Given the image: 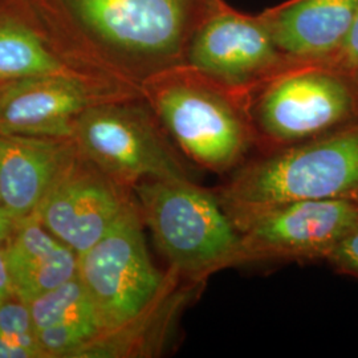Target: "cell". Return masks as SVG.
<instances>
[{"mask_svg": "<svg viewBox=\"0 0 358 358\" xmlns=\"http://www.w3.org/2000/svg\"><path fill=\"white\" fill-rule=\"evenodd\" d=\"M236 229L272 207L358 198V120L238 167L217 192Z\"/></svg>", "mask_w": 358, "mask_h": 358, "instance_id": "obj_1", "label": "cell"}, {"mask_svg": "<svg viewBox=\"0 0 358 358\" xmlns=\"http://www.w3.org/2000/svg\"><path fill=\"white\" fill-rule=\"evenodd\" d=\"M96 48L92 68L141 88L177 68L192 0H60Z\"/></svg>", "mask_w": 358, "mask_h": 358, "instance_id": "obj_2", "label": "cell"}, {"mask_svg": "<svg viewBox=\"0 0 358 358\" xmlns=\"http://www.w3.org/2000/svg\"><path fill=\"white\" fill-rule=\"evenodd\" d=\"M143 224L169 268L205 282L239 266L241 232L217 198L192 179H146L133 187Z\"/></svg>", "mask_w": 358, "mask_h": 358, "instance_id": "obj_3", "label": "cell"}, {"mask_svg": "<svg viewBox=\"0 0 358 358\" xmlns=\"http://www.w3.org/2000/svg\"><path fill=\"white\" fill-rule=\"evenodd\" d=\"M178 68L142 84L143 99L179 152L198 166L224 174L243 165L255 141L251 122L214 81Z\"/></svg>", "mask_w": 358, "mask_h": 358, "instance_id": "obj_4", "label": "cell"}, {"mask_svg": "<svg viewBox=\"0 0 358 358\" xmlns=\"http://www.w3.org/2000/svg\"><path fill=\"white\" fill-rule=\"evenodd\" d=\"M143 96L97 103L77 120V153L133 190L146 179H192L182 153Z\"/></svg>", "mask_w": 358, "mask_h": 358, "instance_id": "obj_5", "label": "cell"}, {"mask_svg": "<svg viewBox=\"0 0 358 358\" xmlns=\"http://www.w3.org/2000/svg\"><path fill=\"white\" fill-rule=\"evenodd\" d=\"M136 202L103 238L78 255L77 275L96 308L101 332L121 327L149 307L165 289L170 269L154 266Z\"/></svg>", "mask_w": 358, "mask_h": 358, "instance_id": "obj_6", "label": "cell"}, {"mask_svg": "<svg viewBox=\"0 0 358 358\" xmlns=\"http://www.w3.org/2000/svg\"><path fill=\"white\" fill-rule=\"evenodd\" d=\"M358 120V83L315 65L271 81L254 109V137L276 152ZM266 152V153H267Z\"/></svg>", "mask_w": 358, "mask_h": 358, "instance_id": "obj_7", "label": "cell"}, {"mask_svg": "<svg viewBox=\"0 0 358 358\" xmlns=\"http://www.w3.org/2000/svg\"><path fill=\"white\" fill-rule=\"evenodd\" d=\"M142 96L140 87L87 69L0 84V133L72 138L97 103Z\"/></svg>", "mask_w": 358, "mask_h": 358, "instance_id": "obj_8", "label": "cell"}, {"mask_svg": "<svg viewBox=\"0 0 358 358\" xmlns=\"http://www.w3.org/2000/svg\"><path fill=\"white\" fill-rule=\"evenodd\" d=\"M357 222L358 206L350 199L296 201L272 207L238 229L239 266L269 260H325Z\"/></svg>", "mask_w": 358, "mask_h": 358, "instance_id": "obj_9", "label": "cell"}, {"mask_svg": "<svg viewBox=\"0 0 358 358\" xmlns=\"http://www.w3.org/2000/svg\"><path fill=\"white\" fill-rule=\"evenodd\" d=\"M133 202V190L77 153L34 214L80 255L97 243Z\"/></svg>", "mask_w": 358, "mask_h": 358, "instance_id": "obj_10", "label": "cell"}, {"mask_svg": "<svg viewBox=\"0 0 358 358\" xmlns=\"http://www.w3.org/2000/svg\"><path fill=\"white\" fill-rule=\"evenodd\" d=\"M280 53L268 22L217 10L190 38L186 59L202 76L239 88L275 69Z\"/></svg>", "mask_w": 358, "mask_h": 358, "instance_id": "obj_11", "label": "cell"}, {"mask_svg": "<svg viewBox=\"0 0 358 358\" xmlns=\"http://www.w3.org/2000/svg\"><path fill=\"white\" fill-rule=\"evenodd\" d=\"M77 155L73 138L0 133V194L17 217L32 215Z\"/></svg>", "mask_w": 358, "mask_h": 358, "instance_id": "obj_12", "label": "cell"}, {"mask_svg": "<svg viewBox=\"0 0 358 358\" xmlns=\"http://www.w3.org/2000/svg\"><path fill=\"white\" fill-rule=\"evenodd\" d=\"M170 269V268H169ZM203 282L183 279L170 269L165 289L134 319L99 333L71 358H141L159 356L169 345L185 308Z\"/></svg>", "mask_w": 358, "mask_h": 358, "instance_id": "obj_13", "label": "cell"}, {"mask_svg": "<svg viewBox=\"0 0 358 358\" xmlns=\"http://www.w3.org/2000/svg\"><path fill=\"white\" fill-rule=\"evenodd\" d=\"M3 252L13 294L26 303L77 275L78 255L35 214L17 220Z\"/></svg>", "mask_w": 358, "mask_h": 358, "instance_id": "obj_14", "label": "cell"}, {"mask_svg": "<svg viewBox=\"0 0 358 358\" xmlns=\"http://www.w3.org/2000/svg\"><path fill=\"white\" fill-rule=\"evenodd\" d=\"M358 13V0H296L269 19L278 48L324 63L341 47Z\"/></svg>", "mask_w": 358, "mask_h": 358, "instance_id": "obj_15", "label": "cell"}, {"mask_svg": "<svg viewBox=\"0 0 358 358\" xmlns=\"http://www.w3.org/2000/svg\"><path fill=\"white\" fill-rule=\"evenodd\" d=\"M75 69L83 68L72 64L31 28L13 20L0 22V84Z\"/></svg>", "mask_w": 358, "mask_h": 358, "instance_id": "obj_16", "label": "cell"}, {"mask_svg": "<svg viewBox=\"0 0 358 358\" xmlns=\"http://www.w3.org/2000/svg\"><path fill=\"white\" fill-rule=\"evenodd\" d=\"M28 307L36 331L55 325L78 324L97 328L101 332L96 308L78 275L40 294L28 303Z\"/></svg>", "mask_w": 358, "mask_h": 358, "instance_id": "obj_17", "label": "cell"}, {"mask_svg": "<svg viewBox=\"0 0 358 358\" xmlns=\"http://www.w3.org/2000/svg\"><path fill=\"white\" fill-rule=\"evenodd\" d=\"M0 336L26 348L34 358H45L38 346L28 303L16 296L0 304Z\"/></svg>", "mask_w": 358, "mask_h": 358, "instance_id": "obj_18", "label": "cell"}, {"mask_svg": "<svg viewBox=\"0 0 358 358\" xmlns=\"http://www.w3.org/2000/svg\"><path fill=\"white\" fill-rule=\"evenodd\" d=\"M319 65L344 73L358 83V13L341 47Z\"/></svg>", "mask_w": 358, "mask_h": 358, "instance_id": "obj_19", "label": "cell"}, {"mask_svg": "<svg viewBox=\"0 0 358 358\" xmlns=\"http://www.w3.org/2000/svg\"><path fill=\"white\" fill-rule=\"evenodd\" d=\"M325 260L338 273L358 279V222Z\"/></svg>", "mask_w": 358, "mask_h": 358, "instance_id": "obj_20", "label": "cell"}, {"mask_svg": "<svg viewBox=\"0 0 358 358\" xmlns=\"http://www.w3.org/2000/svg\"><path fill=\"white\" fill-rule=\"evenodd\" d=\"M20 217H16L7 207L0 206V247L8 241Z\"/></svg>", "mask_w": 358, "mask_h": 358, "instance_id": "obj_21", "label": "cell"}, {"mask_svg": "<svg viewBox=\"0 0 358 358\" xmlns=\"http://www.w3.org/2000/svg\"><path fill=\"white\" fill-rule=\"evenodd\" d=\"M13 296H15L13 284H11L10 273H8L7 264H6L3 247H0V304Z\"/></svg>", "mask_w": 358, "mask_h": 358, "instance_id": "obj_22", "label": "cell"}, {"mask_svg": "<svg viewBox=\"0 0 358 358\" xmlns=\"http://www.w3.org/2000/svg\"><path fill=\"white\" fill-rule=\"evenodd\" d=\"M0 358H34V356L26 348L0 336Z\"/></svg>", "mask_w": 358, "mask_h": 358, "instance_id": "obj_23", "label": "cell"}, {"mask_svg": "<svg viewBox=\"0 0 358 358\" xmlns=\"http://www.w3.org/2000/svg\"><path fill=\"white\" fill-rule=\"evenodd\" d=\"M208 7H211L214 11H217L219 1L217 0H203Z\"/></svg>", "mask_w": 358, "mask_h": 358, "instance_id": "obj_24", "label": "cell"}, {"mask_svg": "<svg viewBox=\"0 0 358 358\" xmlns=\"http://www.w3.org/2000/svg\"><path fill=\"white\" fill-rule=\"evenodd\" d=\"M0 206H3V202H1V194H0Z\"/></svg>", "mask_w": 358, "mask_h": 358, "instance_id": "obj_25", "label": "cell"}, {"mask_svg": "<svg viewBox=\"0 0 358 358\" xmlns=\"http://www.w3.org/2000/svg\"><path fill=\"white\" fill-rule=\"evenodd\" d=\"M353 202H356V203H357V206H358V198H356V199H355V201H353Z\"/></svg>", "mask_w": 358, "mask_h": 358, "instance_id": "obj_26", "label": "cell"}]
</instances>
